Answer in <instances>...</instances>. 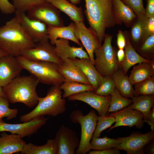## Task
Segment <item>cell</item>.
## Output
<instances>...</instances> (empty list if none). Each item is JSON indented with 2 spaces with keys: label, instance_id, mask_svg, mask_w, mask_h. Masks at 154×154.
I'll list each match as a JSON object with an SVG mask.
<instances>
[{
  "label": "cell",
  "instance_id": "1",
  "mask_svg": "<svg viewBox=\"0 0 154 154\" xmlns=\"http://www.w3.org/2000/svg\"><path fill=\"white\" fill-rule=\"evenodd\" d=\"M84 0L85 14L90 28L101 44L106 29L119 24L114 11V0Z\"/></svg>",
  "mask_w": 154,
  "mask_h": 154
},
{
  "label": "cell",
  "instance_id": "2",
  "mask_svg": "<svg viewBox=\"0 0 154 154\" xmlns=\"http://www.w3.org/2000/svg\"><path fill=\"white\" fill-rule=\"evenodd\" d=\"M35 44L15 15L0 27V48L9 54L17 57Z\"/></svg>",
  "mask_w": 154,
  "mask_h": 154
},
{
  "label": "cell",
  "instance_id": "3",
  "mask_svg": "<svg viewBox=\"0 0 154 154\" xmlns=\"http://www.w3.org/2000/svg\"><path fill=\"white\" fill-rule=\"evenodd\" d=\"M40 83L33 75L17 77L2 87L4 97L9 103H23L29 108L36 105L39 98L37 88Z\"/></svg>",
  "mask_w": 154,
  "mask_h": 154
},
{
  "label": "cell",
  "instance_id": "4",
  "mask_svg": "<svg viewBox=\"0 0 154 154\" xmlns=\"http://www.w3.org/2000/svg\"><path fill=\"white\" fill-rule=\"evenodd\" d=\"M66 101L62 96L60 86L53 85L48 90L46 96L39 97L35 108L32 111L21 116L20 121H29L39 116H56L64 113L66 110Z\"/></svg>",
  "mask_w": 154,
  "mask_h": 154
},
{
  "label": "cell",
  "instance_id": "5",
  "mask_svg": "<svg viewBox=\"0 0 154 154\" xmlns=\"http://www.w3.org/2000/svg\"><path fill=\"white\" fill-rule=\"evenodd\" d=\"M22 68L36 77L40 82L53 85L60 86L65 79L60 73L58 64L53 62L28 59L20 55L16 57Z\"/></svg>",
  "mask_w": 154,
  "mask_h": 154
},
{
  "label": "cell",
  "instance_id": "6",
  "mask_svg": "<svg viewBox=\"0 0 154 154\" xmlns=\"http://www.w3.org/2000/svg\"><path fill=\"white\" fill-rule=\"evenodd\" d=\"M70 118L72 122L80 124L81 128L80 145L75 153L85 154L92 150L90 142L97 125L98 116L94 110L84 115L81 110H76L70 113Z\"/></svg>",
  "mask_w": 154,
  "mask_h": 154
},
{
  "label": "cell",
  "instance_id": "7",
  "mask_svg": "<svg viewBox=\"0 0 154 154\" xmlns=\"http://www.w3.org/2000/svg\"><path fill=\"white\" fill-rule=\"evenodd\" d=\"M112 37L105 34L103 45L96 49L94 65L99 74L103 77L111 76L118 70L116 53L112 44Z\"/></svg>",
  "mask_w": 154,
  "mask_h": 154
},
{
  "label": "cell",
  "instance_id": "8",
  "mask_svg": "<svg viewBox=\"0 0 154 154\" xmlns=\"http://www.w3.org/2000/svg\"><path fill=\"white\" fill-rule=\"evenodd\" d=\"M60 11L50 3L46 1L32 8L27 12L30 18L40 21L48 27L64 26Z\"/></svg>",
  "mask_w": 154,
  "mask_h": 154
},
{
  "label": "cell",
  "instance_id": "9",
  "mask_svg": "<svg viewBox=\"0 0 154 154\" xmlns=\"http://www.w3.org/2000/svg\"><path fill=\"white\" fill-rule=\"evenodd\" d=\"M117 138L119 143L115 149L124 151L128 154H142L145 146L153 139L154 131L151 130L145 134L133 133L127 137Z\"/></svg>",
  "mask_w": 154,
  "mask_h": 154
},
{
  "label": "cell",
  "instance_id": "10",
  "mask_svg": "<svg viewBox=\"0 0 154 154\" xmlns=\"http://www.w3.org/2000/svg\"><path fill=\"white\" fill-rule=\"evenodd\" d=\"M48 118L43 116H37L29 121L12 124L0 119V132L8 131L19 135L21 138L29 136L37 132L46 123Z\"/></svg>",
  "mask_w": 154,
  "mask_h": 154
},
{
  "label": "cell",
  "instance_id": "11",
  "mask_svg": "<svg viewBox=\"0 0 154 154\" xmlns=\"http://www.w3.org/2000/svg\"><path fill=\"white\" fill-rule=\"evenodd\" d=\"M15 13L25 31L36 43L48 41V26L45 23L30 17L25 13L16 11Z\"/></svg>",
  "mask_w": 154,
  "mask_h": 154
},
{
  "label": "cell",
  "instance_id": "12",
  "mask_svg": "<svg viewBox=\"0 0 154 154\" xmlns=\"http://www.w3.org/2000/svg\"><path fill=\"white\" fill-rule=\"evenodd\" d=\"M21 55L32 60L49 62L58 64L62 62L57 54L55 46L48 41L36 43L34 47L23 51Z\"/></svg>",
  "mask_w": 154,
  "mask_h": 154
},
{
  "label": "cell",
  "instance_id": "13",
  "mask_svg": "<svg viewBox=\"0 0 154 154\" xmlns=\"http://www.w3.org/2000/svg\"><path fill=\"white\" fill-rule=\"evenodd\" d=\"M57 154H74L80 145V140L75 131L61 125L55 136Z\"/></svg>",
  "mask_w": 154,
  "mask_h": 154
},
{
  "label": "cell",
  "instance_id": "14",
  "mask_svg": "<svg viewBox=\"0 0 154 154\" xmlns=\"http://www.w3.org/2000/svg\"><path fill=\"white\" fill-rule=\"evenodd\" d=\"M67 98L70 101L78 100L88 104L97 111L99 116H102L107 113L111 96L100 95L94 92L87 91L70 96Z\"/></svg>",
  "mask_w": 154,
  "mask_h": 154
},
{
  "label": "cell",
  "instance_id": "15",
  "mask_svg": "<svg viewBox=\"0 0 154 154\" xmlns=\"http://www.w3.org/2000/svg\"><path fill=\"white\" fill-rule=\"evenodd\" d=\"M74 34L85 48L89 58L94 64L95 50L102 45L96 35L90 28L85 26L84 21L74 23Z\"/></svg>",
  "mask_w": 154,
  "mask_h": 154
},
{
  "label": "cell",
  "instance_id": "16",
  "mask_svg": "<svg viewBox=\"0 0 154 154\" xmlns=\"http://www.w3.org/2000/svg\"><path fill=\"white\" fill-rule=\"evenodd\" d=\"M110 115L114 117L115 123L109 129V131L115 128L122 126L130 127L135 126L138 128L141 129L143 126L144 122L143 115L141 112L129 109L127 107L112 113Z\"/></svg>",
  "mask_w": 154,
  "mask_h": 154
},
{
  "label": "cell",
  "instance_id": "17",
  "mask_svg": "<svg viewBox=\"0 0 154 154\" xmlns=\"http://www.w3.org/2000/svg\"><path fill=\"white\" fill-rule=\"evenodd\" d=\"M22 70L16 57L8 54L0 57V86L7 85L19 76Z\"/></svg>",
  "mask_w": 154,
  "mask_h": 154
},
{
  "label": "cell",
  "instance_id": "18",
  "mask_svg": "<svg viewBox=\"0 0 154 154\" xmlns=\"http://www.w3.org/2000/svg\"><path fill=\"white\" fill-rule=\"evenodd\" d=\"M54 45L57 54L62 61L74 58L90 59L88 53L82 47L70 46L68 40L59 38L55 41Z\"/></svg>",
  "mask_w": 154,
  "mask_h": 154
},
{
  "label": "cell",
  "instance_id": "19",
  "mask_svg": "<svg viewBox=\"0 0 154 154\" xmlns=\"http://www.w3.org/2000/svg\"><path fill=\"white\" fill-rule=\"evenodd\" d=\"M58 69L65 82H74L91 85L80 69L70 59L62 61L58 64Z\"/></svg>",
  "mask_w": 154,
  "mask_h": 154
},
{
  "label": "cell",
  "instance_id": "20",
  "mask_svg": "<svg viewBox=\"0 0 154 154\" xmlns=\"http://www.w3.org/2000/svg\"><path fill=\"white\" fill-rule=\"evenodd\" d=\"M70 59L80 69L95 90L104 77L98 72L90 59L74 58Z\"/></svg>",
  "mask_w": 154,
  "mask_h": 154
},
{
  "label": "cell",
  "instance_id": "21",
  "mask_svg": "<svg viewBox=\"0 0 154 154\" xmlns=\"http://www.w3.org/2000/svg\"><path fill=\"white\" fill-rule=\"evenodd\" d=\"M0 137V154H11L21 152L26 142L19 135L2 133Z\"/></svg>",
  "mask_w": 154,
  "mask_h": 154
},
{
  "label": "cell",
  "instance_id": "22",
  "mask_svg": "<svg viewBox=\"0 0 154 154\" xmlns=\"http://www.w3.org/2000/svg\"><path fill=\"white\" fill-rule=\"evenodd\" d=\"M75 23L71 22L67 26L54 27L48 26V37L50 43L54 45L55 41L62 38L71 40L80 46L82 44L74 34Z\"/></svg>",
  "mask_w": 154,
  "mask_h": 154
},
{
  "label": "cell",
  "instance_id": "23",
  "mask_svg": "<svg viewBox=\"0 0 154 154\" xmlns=\"http://www.w3.org/2000/svg\"><path fill=\"white\" fill-rule=\"evenodd\" d=\"M67 15L74 23L84 21L82 9L67 0H45Z\"/></svg>",
  "mask_w": 154,
  "mask_h": 154
},
{
  "label": "cell",
  "instance_id": "24",
  "mask_svg": "<svg viewBox=\"0 0 154 154\" xmlns=\"http://www.w3.org/2000/svg\"><path fill=\"white\" fill-rule=\"evenodd\" d=\"M126 44L125 48V56L122 62V70L126 74L129 68L135 64L142 62H149L150 61L140 55L135 51L130 42L127 33L125 35Z\"/></svg>",
  "mask_w": 154,
  "mask_h": 154
},
{
  "label": "cell",
  "instance_id": "25",
  "mask_svg": "<svg viewBox=\"0 0 154 154\" xmlns=\"http://www.w3.org/2000/svg\"><path fill=\"white\" fill-rule=\"evenodd\" d=\"M114 10L115 16L119 23H123L128 27L137 17L133 10L121 0H114Z\"/></svg>",
  "mask_w": 154,
  "mask_h": 154
},
{
  "label": "cell",
  "instance_id": "26",
  "mask_svg": "<svg viewBox=\"0 0 154 154\" xmlns=\"http://www.w3.org/2000/svg\"><path fill=\"white\" fill-rule=\"evenodd\" d=\"M112 77L116 88L123 97L132 98L134 96V89L129 77L122 71L118 70L114 72Z\"/></svg>",
  "mask_w": 154,
  "mask_h": 154
},
{
  "label": "cell",
  "instance_id": "27",
  "mask_svg": "<svg viewBox=\"0 0 154 154\" xmlns=\"http://www.w3.org/2000/svg\"><path fill=\"white\" fill-rule=\"evenodd\" d=\"M131 99L132 104L127 107L129 109L137 110L141 112L143 115V120L145 122L154 106V94L134 96Z\"/></svg>",
  "mask_w": 154,
  "mask_h": 154
},
{
  "label": "cell",
  "instance_id": "28",
  "mask_svg": "<svg viewBox=\"0 0 154 154\" xmlns=\"http://www.w3.org/2000/svg\"><path fill=\"white\" fill-rule=\"evenodd\" d=\"M154 68L150 62H142L134 66L129 78L132 85H133L154 75Z\"/></svg>",
  "mask_w": 154,
  "mask_h": 154
},
{
  "label": "cell",
  "instance_id": "29",
  "mask_svg": "<svg viewBox=\"0 0 154 154\" xmlns=\"http://www.w3.org/2000/svg\"><path fill=\"white\" fill-rule=\"evenodd\" d=\"M21 153L22 154H57L55 140L54 139H48L45 144L40 146L31 143H26Z\"/></svg>",
  "mask_w": 154,
  "mask_h": 154
},
{
  "label": "cell",
  "instance_id": "30",
  "mask_svg": "<svg viewBox=\"0 0 154 154\" xmlns=\"http://www.w3.org/2000/svg\"><path fill=\"white\" fill-rule=\"evenodd\" d=\"M61 89L63 91L62 96L64 98L84 92H94L95 89L91 85L86 84L74 82H65L60 86Z\"/></svg>",
  "mask_w": 154,
  "mask_h": 154
},
{
  "label": "cell",
  "instance_id": "31",
  "mask_svg": "<svg viewBox=\"0 0 154 154\" xmlns=\"http://www.w3.org/2000/svg\"><path fill=\"white\" fill-rule=\"evenodd\" d=\"M111 98L107 114L120 110L127 107L132 103V99L125 98L116 88L111 95Z\"/></svg>",
  "mask_w": 154,
  "mask_h": 154
},
{
  "label": "cell",
  "instance_id": "32",
  "mask_svg": "<svg viewBox=\"0 0 154 154\" xmlns=\"http://www.w3.org/2000/svg\"><path fill=\"white\" fill-rule=\"evenodd\" d=\"M147 17L146 15L137 17L133 24H131L130 36L132 40L135 43L141 42L143 39Z\"/></svg>",
  "mask_w": 154,
  "mask_h": 154
},
{
  "label": "cell",
  "instance_id": "33",
  "mask_svg": "<svg viewBox=\"0 0 154 154\" xmlns=\"http://www.w3.org/2000/svg\"><path fill=\"white\" fill-rule=\"evenodd\" d=\"M119 143L117 138H111L106 136L103 138L92 137L90 142L92 149L95 150L115 148Z\"/></svg>",
  "mask_w": 154,
  "mask_h": 154
},
{
  "label": "cell",
  "instance_id": "34",
  "mask_svg": "<svg viewBox=\"0 0 154 154\" xmlns=\"http://www.w3.org/2000/svg\"><path fill=\"white\" fill-rule=\"evenodd\" d=\"M134 85V96L154 94V75Z\"/></svg>",
  "mask_w": 154,
  "mask_h": 154
},
{
  "label": "cell",
  "instance_id": "35",
  "mask_svg": "<svg viewBox=\"0 0 154 154\" xmlns=\"http://www.w3.org/2000/svg\"><path fill=\"white\" fill-rule=\"evenodd\" d=\"M115 88L112 76L104 77L99 86L94 92L100 95L108 96L111 95Z\"/></svg>",
  "mask_w": 154,
  "mask_h": 154
},
{
  "label": "cell",
  "instance_id": "36",
  "mask_svg": "<svg viewBox=\"0 0 154 154\" xmlns=\"http://www.w3.org/2000/svg\"><path fill=\"white\" fill-rule=\"evenodd\" d=\"M115 122V118L112 116L106 115L98 116L97 124L92 137H100L102 131L110 127Z\"/></svg>",
  "mask_w": 154,
  "mask_h": 154
},
{
  "label": "cell",
  "instance_id": "37",
  "mask_svg": "<svg viewBox=\"0 0 154 154\" xmlns=\"http://www.w3.org/2000/svg\"><path fill=\"white\" fill-rule=\"evenodd\" d=\"M9 103L5 97L0 98V119L6 117L8 120L15 118L18 113L17 109H11L9 108Z\"/></svg>",
  "mask_w": 154,
  "mask_h": 154
},
{
  "label": "cell",
  "instance_id": "38",
  "mask_svg": "<svg viewBox=\"0 0 154 154\" xmlns=\"http://www.w3.org/2000/svg\"><path fill=\"white\" fill-rule=\"evenodd\" d=\"M16 11L25 13L33 7L46 2L45 0H12Z\"/></svg>",
  "mask_w": 154,
  "mask_h": 154
},
{
  "label": "cell",
  "instance_id": "39",
  "mask_svg": "<svg viewBox=\"0 0 154 154\" xmlns=\"http://www.w3.org/2000/svg\"><path fill=\"white\" fill-rule=\"evenodd\" d=\"M121 0L133 10L137 17L146 15L143 0Z\"/></svg>",
  "mask_w": 154,
  "mask_h": 154
},
{
  "label": "cell",
  "instance_id": "40",
  "mask_svg": "<svg viewBox=\"0 0 154 154\" xmlns=\"http://www.w3.org/2000/svg\"><path fill=\"white\" fill-rule=\"evenodd\" d=\"M139 50L143 54L153 53L154 50V34L150 35L141 42Z\"/></svg>",
  "mask_w": 154,
  "mask_h": 154
},
{
  "label": "cell",
  "instance_id": "41",
  "mask_svg": "<svg viewBox=\"0 0 154 154\" xmlns=\"http://www.w3.org/2000/svg\"><path fill=\"white\" fill-rule=\"evenodd\" d=\"M15 8L9 0H0V11L3 13L9 15L16 12Z\"/></svg>",
  "mask_w": 154,
  "mask_h": 154
},
{
  "label": "cell",
  "instance_id": "42",
  "mask_svg": "<svg viewBox=\"0 0 154 154\" xmlns=\"http://www.w3.org/2000/svg\"><path fill=\"white\" fill-rule=\"evenodd\" d=\"M153 34H154V17H147L145 25L144 37L142 41L148 36Z\"/></svg>",
  "mask_w": 154,
  "mask_h": 154
},
{
  "label": "cell",
  "instance_id": "43",
  "mask_svg": "<svg viewBox=\"0 0 154 154\" xmlns=\"http://www.w3.org/2000/svg\"><path fill=\"white\" fill-rule=\"evenodd\" d=\"M117 44L119 49H124L126 44V40L124 34L121 30L118 31L117 35Z\"/></svg>",
  "mask_w": 154,
  "mask_h": 154
},
{
  "label": "cell",
  "instance_id": "44",
  "mask_svg": "<svg viewBox=\"0 0 154 154\" xmlns=\"http://www.w3.org/2000/svg\"><path fill=\"white\" fill-rule=\"evenodd\" d=\"M147 5L145 10V15L148 18L154 17V0H146Z\"/></svg>",
  "mask_w": 154,
  "mask_h": 154
},
{
  "label": "cell",
  "instance_id": "45",
  "mask_svg": "<svg viewBox=\"0 0 154 154\" xmlns=\"http://www.w3.org/2000/svg\"><path fill=\"white\" fill-rule=\"evenodd\" d=\"M120 150L115 148L105 149L100 150L90 151L89 154H119Z\"/></svg>",
  "mask_w": 154,
  "mask_h": 154
},
{
  "label": "cell",
  "instance_id": "46",
  "mask_svg": "<svg viewBox=\"0 0 154 154\" xmlns=\"http://www.w3.org/2000/svg\"><path fill=\"white\" fill-rule=\"evenodd\" d=\"M145 122L147 123L150 126L151 131H154V106L153 107L150 114Z\"/></svg>",
  "mask_w": 154,
  "mask_h": 154
},
{
  "label": "cell",
  "instance_id": "47",
  "mask_svg": "<svg viewBox=\"0 0 154 154\" xmlns=\"http://www.w3.org/2000/svg\"><path fill=\"white\" fill-rule=\"evenodd\" d=\"M116 56L119 63H122L125 56V51L123 49H119L116 53Z\"/></svg>",
  "mask_w": 154,
  "mask_h": 154
},
{
  "label": "cell",
  "instance_id": "48",
  "mask_svg": "<svg viewBox=\"0 0 154 154\" xmlns=\"http://www.w3.org/2000/svg\"><path fill=\"white\" fill-rule=\"evenodd\" d=\"M150 144L147 147V149H145L144 151H146L148 153L150 154H154V143L153 141H152Z\"/></svg>",
  "mask_w": 154,
  "mask_h": 154
},
{
  "label": "cell",
  "instance_id": "49",
  "mask_svg": "<svg viewBox=\"0 0 154 154\" xmlns=\"http://www.w3.org/2000/svg\"><path fill=\"white\" fill-rule=\"evenodd\" d=\"M9 54L6 51L0 48V57Z\"/></svg>",
  "mask_w": 154,
  "mask_h": 154
},
{
  "label": "cell",
  "instance_id": "50",
  "mask_svg": "<svg viewBox=\"0 0 154 154\" xmlns=\"http://www.w3.org/2000/svg\"><path fill=\"white\" fill-rule=\"evenodd\" d=\"M71 3L74 5H76L79 4L81 0H69Z\"/></svg>",
  "mask_w": 154,
  "mask_h": 154
},
{
  "label": "cell",
  "instance_id": "51",
  "mask_svg": "<svg viewBox=\"0 0 154 154\" xmlns=\"http://www.w3.org/2000/svg\"><path fill=\"white\" fill-rule=\"evenodd\" d=\"M4 96V95L3 90L2 88L0 86V98Z\"/></svg>",
  "mask_w": 154,
  "mask_h": 154
}]
</instances>
